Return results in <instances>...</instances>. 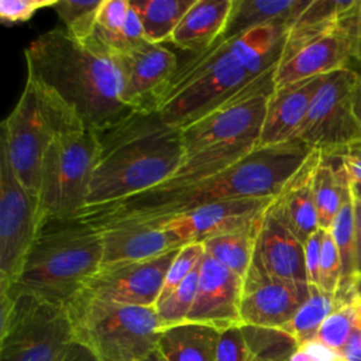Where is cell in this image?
Instances as JSON below:
<instances>
[{
	"label": "cell",
	"mask_w": 361,
	"mask_h": 361,
	"mask_svg": "<svg viewBox=\"0 0 361 361\" xmlns=\"http://www.w3.org/2000/svg\"><path fill=\"white\" fill-rule=\"evenodd\" d=\"M357 7L337 25L324 32L299 41H286L275 71V86L353 69Z\"/></svg>",
	"instance_id": "13"
},
{
	"label": "cell",
	"mask_w": 361,
	"mask_h": 361,
	"mask_svg": "<svg viewBox=\"0 0 361 361\" xmlns=\"http://www.w3.org/2000/svg\"><path fill=\"white\" fill-rule=\"evenodd\" d=\"M103 265L100 231L73 219L47 224L10 288L65 306L85 289Z\"/></svg>",
	"instance_id": "4"
},
{
	"label": "cell",
	"mask_w": 361,
	"mask_h": 361,
	"mask_svg": "<svg viewBox=\"0 0 361 361\" xmlns=\"http://www.w3.org/2000/svg\"><path fill=\"white\" fill-rule=\"evenodd\" d=\"M240 327L251 361H290L299 347L295 337L281 327Z\"/></svg>",
	"instance_id": "30"
},
{
	"label": "cell",
	"mask_w": 361,
	"mask_h": 361,
	"mask_svg": "<svg viewBox=\"0 0 361 361\" xmlns=\"http://www.w3.org/2000/svg\"><path fill=\"white\" fill-rule=\"evenodd\" d=\"M71 124L79 123L25 80L14 109L1 123L0 152L32 196L38 195L41 166L51 141Z\"/></svg>",
	"instance_id": "9"
},
{
	"label": "cell",
	"mask_w": 361,
	"mask_h": 361,
	"mask_svg": "<svg viewBox=\"0 0 361 361\" xmlns=\"http://www.w3.org/2000/svg\"><path fill=\"white\" fill-rule=\"evenodd\" d=\"M241 296L243 278L204 254L196 299L186 322L209 324L221 331L241 326Z\"/></svg>",
	"instance_id": "18"
},
{
	"label": "cell",
	"mask_w": 361,
	"mask_h": 361,
	"mask_svg": "<svg viewBox=\"0 0 361 361\" xmlns=\"http://www.w3.org/2000/svg\"><path fill=\"white\" fill-rule=\"evenodd\" d=\"M183 159L179 128L165 123L157 110L131 111L97 133V155L83 210L116 203L164 183Z\"/></svg>",
	"instance_id": "3"
},
{
	"label": "cell",
	"mask_w": 361,
	"mask_h": 361,
	"mask_svg": "<svg viewBox=\"0 0 361 361\" xmlns=\"http://www.w3.org/2000/svg\"><path fill=\"white\" fill-rule=\"evenodd\" d=\"M310 0H233L224 31L219 39L228 41L267 25L292 27Z\"/></svg>",
	"instance_id": "25"
},
{
	"label": "cell",
	"mask_w": 361,
	"mask_h": 361,
	"mask_svg": "<svg viewBox=\"0 0 361 361\" xmlns=\"http://www.w3.org/2000/svg\"><path fill=\"white\" fill-rule=\"evenodd\" d=\"M41 231L37 197L18 182L0 152V289L16 283Z\"/></svg>",
	"instance_id": "12"
},
{
	"label": "cell",
	"mask_w": 361,
	"mask_h": 361,
	"mask_svg": "<svg viewBox=\"0 0 361 361\" xmlns=\"http://www.w3.org/2000/svg\"><path fill=\"white\" fill-rule=\"evenodd\" d=\"M271 199H237L202 204L183 213L149 223L169 228L183 245L206 240L244 227L262 216ZM124 221V220H123ZM142 221V220H138Z\"/></svg>",
	"instance_id": "17"
},
{
	"label": "cell",
	"mask_w": 361,
	"mask_h": 361,
	"mask_svg": "<svg viewBox=\"0 0 361 361\" xmlns=\"http://www.w3.org/2000/svg\"><path fill=\"white\" fill-rule=\"evenodd\" d=\"M148 42L171 41L173 31L195 0H130Z\"/></svg>",
	"instance_id": "29"
},
{
	"label": "cell",
	"mask_w": 361,
	"mask_h": 361,
	"mask_svg": "<svg viewBox=\"0 0 361 361\" xmlns=\"http://www.w3.org/2000/svg\"><path fill=\"white\" fill-rule=\"evenodd\" d=\"M354 65L361 66V30L358 28V23H357V37H355V44H354V63H353V69Z\"/></svg>",
	"instance_id": "46"
},
{
	"label": "cell",
	"mask_w": 361,
	"mask_h": 361,
	"mask_svg": "<svg viewBox=\"0 0 361 361\" xmlns=\"http://www.w3.org/2000/svg\"><path fill=\"white\" fill-rule=\"evenodd\" d=\"M254 257L271 275L307 282L303 243L275 213L271 204L261 217Z\"/></svg>",
	"instance_id": "21"
},
{
	"label": "cell",
	"mask_w": 361,
	"mask_h": 361,
	"mask_svg": "<svg viewBox=\"0 0 361 361\" xmlns=\"http://www.w3.org/2000/svg\"><path fill=\"white\" fill-rule=\"evenodd\" d=\"M322 152L313 149L271 203L275 213L302 243L319 230L313 179Z\"/></svg>",
	"instance_id": "22"
},
{
	"label": "cell",
	"mask_w": 361,
	"mask_h": 361,
	"mask_svg": "<svg viewBox=\"0 0 361 361\" xmlns=\"http://www.w3.org/2000/svg\"><path fill=\"white\" fill-rule=\"evenodd\" d=\"M340 305L344 303H340L334 295L310 285V293L307 299L298 309L295 316L281 329L293 336L299 344L316 338L317 331L326 317Z\"/></svg>",
	"instance_id": "31"
},
{
	"label": "cell",
	"mask_w": 361,
	"mask_h": 361,
	"mask_svg": "<svg viewBox=\"0 0 361 361\" xmlns=\"http://www.w3.org/2000/svg\"><path fill=\"white\" fill-rule=\"evenodd\" d=\"M353 292H354V298L361 299V274L355 276L354 283H353Z\"/></svg>",
	"instance_id": "49"
},
{
	"label": "cell",
	"mask_w": 361,
	"mask_h": 361,
	"mask_svg": "<svg viewBox=\"0 0 361 361\" xmlns=\"http://www.w3.org/2000/svg\"><path fill=\"white\" fill-rule=\"evenodd\" d=\"M357 23H358V28L361 30V0H358V7H357Z\"/></svg>",
	"instance_id": "51"
},
{
	"label": "cell",
	"mask_w": 361,
	"mask_h": 361,
	"mask_svg": "<svg viewBox=\"0 0 361 361\" xmlns=\"http://www.w3.org/2000/svg\"><path fill=\"white\" fill-rule=\"evenodd\" d=\"M203 255H204V248H203V244L200 243L186 244L178 251L176 257L171 262L168 272L165 275L164 286L157 305L162 302L165 298H168L185 281V278L199 265Z\"/></svg>",
	"instance_id": "35"
},
{
	"label": "cell",
	"mask_w": 361,
	"mask_h": 361,
	"mask_svg": "<svg viewBox=\"0 0 361 361\" xmlns=\"http://www.w3.org/2000/svg\"><path fill=\"white\" fill-rule=\"evenodd\" d=\"M353 309H354L355 329L361 333V299L354 298V300H353Z\"/></svg>",
	"instance_id": "47"
},
{
	"label": "cell",
	"mask_w": 361,
	"mask_h": 361,
	"mask_svg": "<svg viewBox=\"0 0 361 361\" xmlns=\"http://www.w3.org/2000/svg\"><path fill=\"white\" fill-rule=\"evenodd\" d=\"M351 192H353V197L361 203V182L351 180Z\"/></svg>",
	"instance_id": "48"
},
{
	"label": "cell",
	"mask_w": 361,
	"mask_h": 361,
	"mask_svg": "<svg viewBox=\"0 0 361 361\" xmlns=\"http://www.w3.org/2000/svg\"><path fill=\"white\" fill-rule=\"evenodd\" d=\"M272 68L216 106L213 110L180 128L185 157L204 148L240 141H257L261 134L269 96L275 89Z\"/></svg>",
	"instance_id": "10"
},
{
	"label": "cell",
	"mask_w": 361,
	"mask_h": 361,
	"mask_svg": "<svg viewBox=\"0 0 361 361\" xmlns=\"http://www.w3.org/2000/svg\"><path fill=\"white\" fill-rule=\"evenodd\" d=\"M103 0H56L54 10L65 30L78 41L86 42L93 37L97 13Z\"/></svg>",
	"instance_id": "32"
},
{
	"label": "cell",
	"mask_w": 361,
	"mask_h": 361,
	"mask_svg": "<svg viewBox=\"0 0 361 361\" xmlns=\"http://www.w3.org/2000/svg\"><path fill=\"white\" fill-rule=\"evenodd\" d=\"M121 78V99L134 111L157 110L158 102L176 73V55L162 44L142 45L113 56Z\"/></svg>",
	"instance_id": "16"
},
{
	"label": "cell",
	"mask_w": 361,
	"mask_h": 361,
	"mask_svg": "<svg viewBox=\"0 0 361 361\" xmlns=\"http://www.w3.org/2000/svg\"><path fill=\"white\" fill-rule=\"evenodd\" d=\"M220 333L195 322L162 327L157 350L165 361H216Z\"/></svg>",
	"instance_id": "26"
},
{
	"label": "cell",
	"mask_w": 361,
	"mask_h": 361,
	"mask_svg": "<svg viewBox=\"0 0 361 361\" xmlns=\"http://www.w3.org/2000/svg\"><path fill=\"white\" fill-rule=\"evenodd\" d=\"M340 353L344 361H361V333L357 329H354Z\"/></svg>",
	"instance_id": "42"
},
{
	"label": "cell",
	"mask_w": 361,
	"mask_h": 361,
	"mask_svg": "<svg viewBox=\"0 0 361 361\" xmlns=\"http://www.w3.org/2000/svg\"><path fill=\"white\" fill-rule=\"evenodd\" d=\"M199 271L200 262L168 298L155 306L162 327L179 324L188 320L197 293Z\"/></svg>",
	"instance_id": "33"
},
{
	"label": "cell",
	"mask_w": 361,
	"mask_h": 361,
	"mask_svg": "<svg viewBox=\"0 0 361 361\" xmlns=\"http://www.w3.org/2000/svg\"><path fill=\"white\" fill-rule=\"evenodd\" d=\"M351 192V178L337 154H323L314 172L313 193L319 228L329 230L347 195Z\"/></svg>",
	"instance_id": "27"
},
{
	"label": "cell",
	"mask_w": 361,
	"mask_h": 361,
	"mask_svg": "<svg viewBox=\"0 0 361 361\" xmlns=\"http://www.w3.org/2000/svg\"><path fill=\"white\" fill-rule=\"evenodd\" d=\"M290 361H344L338 350H334L317 338L299 344Z\"/></svg>",
	"instance_id": "39"
},
{
	"label": "cell",
	"mask_w": 361,
	"mask_h": 361,
	"mask_svg": "<svg viewBox=\"0 0 361 361\" xmlns=\"http://www.w3.org/2000/svg\"><path fill=\"white\" fill-rule=\"evenodd\" d=\"M351 104H353V111L361 126V73L353 87V93H351Z\"/></svg>",
	"instance_id": "45"
},
{
	"label": "cell",
	"mask_w": 361,
	"mask_h": 361,
	"mask_svg": "<svg viewBox=\"0 0 361 361\" xmlns=\"http://www.w3.org/2000/svg\"><path fill=\"white\" fill-rule=\"evenodd\" d=\"M323 234H324V230L319 228L303 243L306 275H307V282L312 286H317V282H319V267H320Z\"/></svg>",
	"instance_id": "40"
},
{
	"label": "cell",
	"mask_w": 361,
	"mask_h": 361,
	"mask_svg": "<svg viewBox=\"0 0 361 361\" xmlns=\"http://www.w3.org/2000/svg\"><path fill=\"white\" fill-rule=\"evenodd\" d=\"M257 76L230 41L210 48L180 65L164 90L157 111L172 127L183 128L247 86Z\"/></svg>",
	"instance_id": "6"
},
{
	"label": "cell",
	"mask_w": 361,
	"mask_h": 361,
	"mask_svg": "<svg viewBox=\"0 0 361 361\" xmlns=\"http://www.w3.org/2000/svg\"><path fill=\"white\" fill-rule=\"evenodd\" d=\"M216 361H251L240 326L226 329L220 333Z\"/></svg>",
	"instance_id": "38"
},
{
	"label": "cell",
	"mask_w": 361,
	"mask_h": 361,
	"mask_svg": "<svg viewBox=\"0 0 361 361\" xmlns=\"http://www.w3.org/2000/svg\"><path fill=\"white\" fill-rule=\"evenodd\" d=\"M65 361H97V360L89 350H86L83 345L75 343L73 347L71 348L68 357L65 358Z\"/></svg>",
	"instance_id": "44"
},
{
	"label": "cell",
	"mask_w": 361,
	"mask_h": 361,
	"mask_svg": "<svg viewBox=\"0 0 361 361\" xmlns=\"http://www.w3.org/2000/svg\"><path fill=\"white\" fill-rule=\"evenodd\" d=\"M142 361H165V360H164L162 355L158 353V350H155L151 355H148V357L144 358Z\"/></svg>",
	"instance_id": "50"
},
{
	"label": "cell",
	"mask_w": 361,
	"mask_h": 361,
	"mask_svg": "<svg viewBox=\"0 0 361 361\" xmlns=\"http://www.w3.org/2000/svg\"><path fill=\"white\" fill-rule=\"evenodd\" d=\"M261 217L244 227L206 240L202 243L204 254L244 279L254 259Z\"/></svg>",
	"instance_id": "28"
},
{
	"label": "cell",
	"mask_w": 361,
	"mask_h": 361,
	"mask_svg": "<svg viewBox=\"0 0 361 361\" xmlns=\"http://www.w3.org/2000/svg\"><path fill=\"white\" fill-rule=\"evenodd\" d=\"M179 250L148 259L102 265L83 290L110 302L155 307L168 268Z\"/></svg>",
	"instance_id": "14"
},
{
	"label": "cell",
	"mask_w": 361,
	"mask_h": 361,
	"mask_svg": "<svg viewBox=\"0 0 361 361\" xmlns=\"http://www.w3.org/2000/svg\"><path fill=\"white\" fill-rule=\"evenodd\" d=\"M75 343L65 306L0 289V361H65Z\"/></svg>",
	"instance_id": "8"
},
{
	"label": "cell",
	"mask_w": 361,
	"mask_h": 361,
	"mask_svg": "<svg viewBox=\"0 0 361 361\" xmlns=\"http://www.w3.org/2000/svg\"><path fill=\"white\" fill-rule=\"evenodd\" d=\"M331 154L341 157L353 182H361V142Z\"/></svg>",
	"instance_id": "41"
},
{
	"label": "cell",
	"mask_w": 361,
	"mask_h": 361,
	"mask_svg": "<svg viewBox=\"0 0 361 361\" xmlns=\"http://www.w3.org/2000/svg\"><path fill=\"white\" fill-rule=\"evenodd\" d=\"M90 39L111 56L147 42L142 24L130 0H103Z\"/></svg>",
	"instance_id": "24"
},
{
	"label": "cell",
	"mask_w": 361,
	"mask_h": 361,
	"mask_svg": "<svg viewBox=\"0 0 361 361\" xmlns=\"http://www.w3.org/2000/svg\"><path fill=\"white\" fill-rule=\"evenodd\" d=\"M24 56L27 80L86 130L104 131L134 111L121 99L114 58L93 39L55 28L31 41Z\"/></svg>",
	"instance_id": "1"
},
{
	"label": "cell",
	"mask_w": 361,
	"mask_h": 361,
	"mask_svg": "<svg viewBox=\"0 0 361 361\" xmlns=\"http://www.w3.org/2000/svg\"><path fill=\"white\" fill-rule=\"evenodd\" d=\"M358 76L355 69L327 75L295 140L323 154L338 152L361 142V126L351 104V93Z\"/></svg>",
	"instance_id": "11"
},
{
	"label": "cell",
	"mask_w": 361,
	"mask_h": 361,
	"mask_svg": "<svg viewBox=\"0 0 361 361\" xmlns=\"http://www.w3.org/2000/svg\"><path fill=\"white\" fill-rule=\"evenodd\" d=\"M56 0H1L0 20L4 24H18L28 21L37 11L54 7Z\"/></svg>",
	"instance_id": "37"
},
{
	"label": "cell",
	"mask_w": 361,
	"mask_h": 361,
	"mask_svg": "<svg viewBox=\"0 0 361 361\" xmlns=\"http://www.w3.org/2000/svg\"><path fill=\"white\" fill-rule=\"evenodd\" d=\"M94 227L102 235L103 265L148 259L183 247L169 228L149 221L124 220Z\"/></svg>",
	"instance_id": "19"
},
{
	"label": "cell",
	"mask_w": 361,
	"mask_h": 361,
	"mask_svg": "<svg viewBox=\"0 0 361 361\" xmlns=\"http://www.w3.org/2000/svg\"><path fill=\"white\" fill-rule=\"evenodd\" d=\"M96 155L97 133L71 124L55 134L42 161L37 195L42 228L73 220L85 209Z\"/></svg>",
	"instance_id": "7"
},
{
	"label": "cell",
	"mask_w": 361,
	"mask_h": 361,
	"mask_svg": "<svg viewBox=\"0 0 361 361\" xmlns=\"http://www.w3.org/2000/svg\"><path fill=\"white\" fill-rule=\"evenodd\" d=\"M326 76L275 86L267 104L258 148L285 144L296 138L310 103Z\"/></svg>",
	"instance_id": "20"
},
{
	"label": "cell",
	"mask_w": 361,
	"mask_h": 361,
	"mask_svg": "<svg viewBox=\"0 0 361 361\" xmlns=\"http://www.w3.org/2000/svg\"><path fill=\"white\" fill-rule=\"evenodd\" d=\"M233 0H195L171 37L180 49L200 54L223 34L231 13Z\"/></svg>",
	"instance_id": "23"
},
{
	"label": "cell",
	"mask_w": 361,
	"mask_h": 361,
	"mask_svg": "<svg viewBox=\"0 0 361 361\" xmlns=\"http://www.w3.org/2000/svg\"><path fill=\"white\" fill-rule=\"evenodd\" d=\"M310 293L307 282L271 275L254 257L243 279L240 306L241 324L283 327Z\"/></svg>",
	"instance_id": "15"
},
{
	"label": "cell",
	"mask_w": 361,
	"mask_h": 361,
	"mask_svg": "<svg viewBox=\"0 0 361 361\" xmlns=\"http://www.w3.org/2000/svg\"><path fill=\"white\" fill-rule=\"evenodd\" d=\"M355 210V274H361V203L354 199ZM355 275V276H357Z\"/></svg>",
	"instance_id": "43"
},
{
	"label": "cell",
	"mask_w": 361,
	"mask_h": 361,
	"mask_svg": "<svg viewBox=\"0 0 361 361\" xmlns=\"http://www.w3.org/2000/svg\"><path fill=\"white\" fill-rule=\"evenodd\" d=\"M313 149L292 140L255 148L224 171L193 185L169 190L148 189L124 200L83 210L76 219L90 224L123 220H162L189 209L237 199L275 197Z\"/></svg>",
	"instance_id": "2"
},
{
	"label": "cell",
	"mask_w": 361,
	"mask_h": 361,
	"mask_svg": "<svg viewBox=\"0 0 361 361\" xmlns=\"http://www.w3.org/2000/svg\"><path fill=\"white\" fill-rule=\"evenodd\" d=\"M75 341L97 361H142L161 336L155 307L110 302L80 290L66 305Z\"/></svg>",
	"instance_id": "5"
},
{
	"label": "cell",
	"mask_w": 361,
	"mask_h": 361,
	"mask_svg": "<svg viewBox=\"0 0 361 361\" xmlns=\"http://www.w3.org/2000/svg\"><path fill=\"white\" fill-rule=\"evenodd\" d=\"M341 259L337 245L329 230H324L322 241V255L319 267L317 288L322 290L337 295L341 283Z\"/></svg>",
	"instance_id": "36"
},
{
	"label": "cell",
	"mask_w": 361,
	"mask_h": 361,
	"mask_svg": "<svg viewBox=\"0 0 361 361\" xmlns=\"http://www.w3.org/2000/svg\"><path fill=\"white\" fill-rule=\"evenodd\" d=\"M355 329L353 302L337 306L320 326L316 338L326 345L341 350Z\"/></svg>",
	"instance_id": "34"
}]
</instances>
